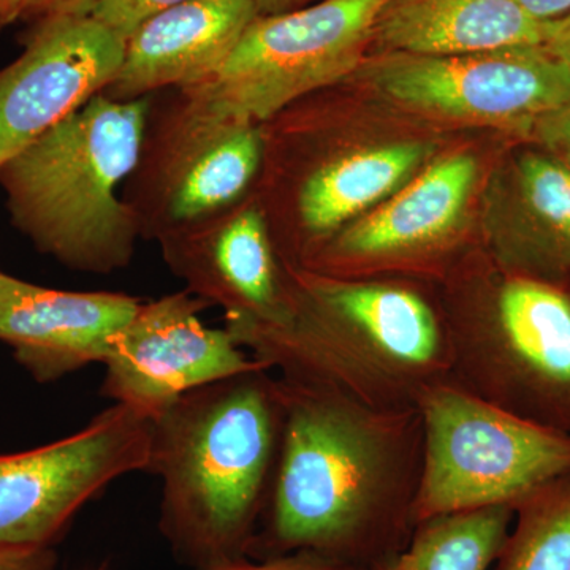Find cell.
<instances>
[{"mask_svg": "<svg viewBox=\"0 0 570 570\" xmlns=\"http://www.w3.org/2000/svg\"><path fill=\"white\" fill-rule=\"evenodd\" d=\"M279 379L247 371L190 390L151 420L146 472L163 482L165 535L198 566L245 558L275 480Z\"/></svg>", "mask_w": 570, "mask_h": 570, "instance_id": "cell-3", "label": "cell"}, {"mask_svg": "<svg viewBox=\"0 0 570 570\" xmlns=\"http://www.w3.org/2000/svg\"><path fill=\"white\" fill-rule=\"evenodd\" d=\"M362 71L374 91L403 110L528 137L540 118L570 100V71L543 45L460 56L381 52Z\"/></svg>", "mask_w": 570, "mask_h": 570, "instance_id": "cell-9", "label": "cell"}, {"mask_svg": "<svg viewBox=\"0 0 570 570\" xmlns=\"http://www.w3.org/2000/svg\"><path fill=\"white\" fill-rule=\"evenodd\" d=\"M415 524L494 505L515 508L570 475V434L510 414L450 381L428 390Z\"/></svg>", "mask_w": 570, "mask_h": 570, "instance_id": "cell-7", "label": "cell"}, {"mask_svg": "<svg viewBox=\"0 0 570 570\" xmlns=\"http://www.w3.org/2000/svg\"><path fill=\"white\" fill-rule=\"evenodd\" d=\"M513 515L509 505H494L419 521L406 547L376 570H489Z\"/></svg>", "mask_w": 570, "mask_h": 570, "instance_id": "cell-19", "label": "cell"}, {"mask_svg": "<svg viewBox=\"0 0 570 570\" xmlns=\"http://www.w3.org/2000/svg\"><path fill=\"white\" fill-rule=\"evenodd\" d=\"M283 266V322L225 316L238 346L269 371L382 411L419 407L428 390L449 381L441 302L422 284Z\"/></svg>", "mask_w": 570, "mask_h": 570, "instance_id": "cell-2", "label": "cell"}, {"mask_svg": "<svg viewBox=\"0 0 570 570\" xmlns=\"http://www.w3.org/2000/svg\"><path fill=\"white\" fill-rule=\"evenodd\" d=\"M141 303L112 292L40 287L0 272V341L37 382L59 381L104 363Z\"/></svg>", "mask_w": 570, "mask_h": 570, "instance_id": "cell-16", "label": "cell"}, {"mask_svg": "<svg viewBox=\"0 0 570 570\" xmlns=\"http://www.w3.org/2000/svg\"><path fill=\"white\" fill-rule=\"evenodd\" d=\"M165 264L186 291L225 316L279 324L287 313L283 262L253 190L157 238Z\"/></svg>", "mask_w": 570, "mask_h": 570, "instance_id": "cell-14", "label": "cell"}, {"mask_svg": "<svg viewBox=\"0 0 570 570\" xmlns=\"http://www.w3.org/2000/svg\"><path fill=\"white\" fill-rule=\"evenodd\" d=\"M149 99L99 94L0 165L11 225L73 272L110 275L140 236L118 189L132 174Z\"/></svg>", "mask_w": 570, "mask_h": 570, "instance_id": "cell-4", "label": "cell"}, {"mask_svg": "<svg viewBox=\"0 0 570 570\" xmlns=\"http://www.w3.org/2000/svg\"><path fill=\"white\" fill-rule=\"evenodd\" d=\"M530 17L539 22H551L570 13V0H515Z\"/></svg>", "mask_w": 570, "mask_h": 570, "instance_id": "cell-27", "label": "cell"}, {"mask_svg": "<svg viewBox=\"0 0 570 570\" xmlns=\"http://www.w3.org/2000/svg\"><path fill=\"white\" fill-rule=\"evenodd\" d=\"M209 303L189 291L141 303L111 341L102 395L156 417L190 390L268 370L225 328L205 325Z\"/></svg>", "mask_w": 570, "mask_h": 570, "instance_id": "cell-12", "label": "cell"}, {"mask_svg": "<svg viewBox=\"0 0 570 570\" xmlns=\"http://www.w3.org/2000/svg\"><path fill=\"white\" fill-rule=\"evenodd\" d=\"M530 137L570 167V100L540 118Z\"/></svg>", "mask_w": 570, "mask_h": 570, "instance_id": "cell-23", "label": "cell"}, {"mask_svg": "<svg viewBox=\"0 0 570 570\" xmlns=\"http://www.w3.org/2000/svg\"><path fill=\"white\" fill-rule=\"evenodd\" d=\"M543 47L570 71V13L560 20L547 22Z\"/></svg>", "mask_w": 570, "mask_h": 570, "instance_id": "cell-26", "label": "cell"}, {"mask_svg": "<svg viewBox=\"0 0 570 570\" xmlns=\"http://www.w3.org/2000/svg\"><path fill=\"white\" fill-rule=\"evenodd\" d=\"M50 547H0V570H55Z\"/></svg>", "mask_w": 570, "mask_h": 570, "instance_id": "cell-25", "label": "cell"}, {"mask_svg": "<svg viewBox=\"0 0 570 570\" xmlns=\"http://www.w3.org/2000/svg\"><path fill=\"white\" fill-rule=\"evenodd\" d=\"M284 422L268 528L276 554L309 551L376 570L415 528L423 469L419 407L382 411L279 376Z\"/></svg>", "mask_w": 570, "mask_h": 570, "instance_id": "cell-1", "label": "cell"}, {"mask_svg": "<svg viewBox=\"0 0 570 570\" xmlns=\"http://www.w3.org/2000/svg\"><path fill=\"white\" fill-rule=\"evenodd\" d=\"M480 239L505 272L568 283L569 165L539 145L510 154L487 184Z\"/></svg>", "mask_w": 570, "mask_h": 570, "instance_id": "cell-15", "label": "cell"}, {"mask_svg": "<svg viewBox=\"0 0 570 570\" xmlns=\"http://www.w3.org/2000/svg\"><path fill=\"white\" fill-rule=\"evenodd\" d=\"M389 0H321L258 14L216 80L197 86L225 110L264 124L336 85L365 61Z\"/></svg>", "mask_w": 570, "mask_h": 570, "instance_id": "cell-8", "label": "cell"}, {"mask_svg": "<svg viewBox=\"0 0 570 570\" xmlns=\"http://www.w3.org/2000/svg\"><path fill=\"white\" fill-rule=\"evenodd\" d=\"M20 58L0 69V165L115 80L126 40L92 17L29 26Z\"/></svg>", "mask_w": 570, "mask_h": 570, "instance_id": "cell-13", "label": "cell"}, {"mask_svg": "<svg viewBox=\"0 0 570 570\" xmlns=\"http://www.w3.org/2000/svg\"><path fill=\"white\" fill-rule=\"evenodd\" d=\"M449 381L532 423L570 434V281L499 268L479 249L439 291Z\"/></svg>", "mask_w": 570, "mask_h": 570, "instance_id": "cell-5", "label": "cell"}, {"mask_svg": "<svg viewBox=\"0 0 570 570\" xmlns=\"http://www.w3.org/2000/svg\"><path fill=\"white\" fill-rule=\"evenodd\" d=\"M257 7L258 14H277L285 13L306 7L311 0H253Z\"/></svg>", "mask_w": 570, "mask_h": 570, "instance_id": "cell-28", "label": "cell"}, {"mask_svg": "<svg viewBox=\"0 0 570 570\" xmlns=\"http://www.w3.org/2000/svg\"><path fill=\"white\" fill-rule=\"evenodd\" d=\"M26 0H0V29L21 20Z\"/></svg>", "mask_w": 570, "mask_h": 570, "instance_id": "cell-29", "label": "cell"}, {"mask_svg": "<svg viewBox=\"0 0 570 570\" xmlns=\"http://www.w3.org/2000/svg\"><path fill=\"white\" fill-rule=\"evenodd\" d=\"M97 0H26L21 21L29 26L59 18L91 17Z\"/></svg>", "mask_w": 570, "mask_h": 570, "instance_id": "cell-24", "label": "cell"}, {"mask_svg": "<svg viewBox=\"0 0 570 570\" xmlns=\"http://www.w3.org/2000/svg\"><path fill=\"white\" fill-rule=\"evenodd\" d=\"M140 153L122 184L142 239L157 242L254 189L262 124L225 110L200 88L148 96Z\"/></svg>", "mask_w": 570, "mask_h": 570, "instance_id": "cell-6", "label": "cell"}, {"mask_svg": "<svg viewBox=\"0 0 570 570\" xmlns=\"http://www.w3.org/2000/svg\"><path fill=\"white\" fill-rule=\"evenodd\" d=\"M197 570H363L352 568L321 557V554L309 553V551H295V553L276 554V557H266L264 560L249 561L246 558L238 560L216 562V564L206 566Z\"/></svg>", "mask_w": 570, "mask_h": 570, "instance_id": "cell-22", "label": "cell"}, {"mask_svg": "<svg viewBox=\"0 0 570 570\" xmlns=\"http://www.w3.org/2000/svg\"><path fill=\"white\" fill-rule=\"evenodd\" d=\"M186 0H97L91 17L127 40L154 14Z\"/></svg>", "mask_w": 570, "mask_h": 570, "instance_id": "cell-21", "label": "cell"}, {"mask_svg": "<svg viewBox=\"0 0 570 570\" xmlns=\"http://www.w3.org/2000/svg\"><path fill=\"white\" fill-rule=\"evenodd\" d=\"M257 17L253 0H186L154 14L126 40L121 69L104 96L138 100L208 85Z\"/></svg>", "mask_w": 570, "mask_h": 570, "instance_id": "cell-17", "label": "cell"}, {"mask_svg": "<svg viewBox=\"0 0 570 570\" xmlns=\"http://www.w3.org/2000/svg\"><path fill=\"white\" fill-rule=\"evenodd\" d=\"M151 420L115 404L69 438L0 455V547H50L89 499L146 471Z\"/></svg>", "mask_w": 570, "mask_h": 570, "instance_id": "cell-11", "label": "cell"}, {"mask_svg": "<svg viewBox=\"0 0 570 570\" xmlns=\"http://www.w3.org/2000/svg\"><path fill=\"white\" fill-rule=\"evenodd\" d=\"M546 24L515 0H389L373 43L381 52L472 55L543 45Z\"/></svg>", "mask_w": 570, "mask_h": 570, "instance_id": "cell-18", "label": "cell"}, {"mask_svg": "<svg viewBox=\"0 0 570 570\" xmlns=\"http://www.w3.org/2000/svg\"><path fill=\"white\" fill-rule=\"evenodd\" d=\"M478 160L453 153L422 168L384 204L352 220L303 268L336 277L428 276L444 283L463 243Z\"/></svg>", "mask_w": 570, "mask_h": 570, "instance_id": "cell-10", "label": "cell"}, {"mask_svg": "<svg viewBox=\"0 0 570 570\" xmlns=\"http://www.w3.org/2000/svg\"><path fill=\"white\" fill-rule=\"evenodd\" d=\"M497 570H570V475L513 508Z\"/></svg>", "mask_w": 570, "mask_h": 570, "instance_id": "cell-20", "label": "cell"}]
</instances>
